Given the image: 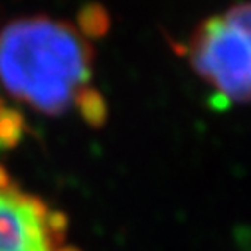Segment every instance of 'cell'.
I'll use <instances>...</instances> for the list:
<instances>
[{"label": "cell", "mask_w": 251, "mask_h": 251, "mask_svg": "<svg viewBox=\"0 0 251 251\" xmlns=\"http://www.w3.org/2000/svg\"><path fill=\"white\" fill-rule=\"evenodd\" d=\"M74 105L79 109L83 121L89 125V127L99 129V127H103V125H105L109 109H107L105 97H103L97 89H93V87L87 85L85 89H81V91L77 93Z\"/></svg>", "instance_id": "4"}, {"label": "cell", "mask_w": 251, "mask_h": 251, "mask_svg": "<svg viewBox=\"0 0 251 251\" xmlns=\"http://www.w3.org/2000/svg\"><path fill=\"white\" fill-rule=\"evenodd\" d=\"M93 48L72 24L20 18L0 30V83L44 115H59L87 87Z\"/></svg>", "instance_id": "1"}, {"label": "cell", "mask_w": 251, "mask_h": 251, "mask_svg": "<svg viewBox=\"0 0 251 251\" xmlns=\"http://www.w3.org/2000/svg\"><path fill=\"white\" fill-rule=\"evenodd\" d=\"M10 186H12V182H10V176H8L6 168H4V166H0V192H2V190H8Z\"/></svg>", "instance_id": "7"}, {"label": "cell", "mask_w": 251, "mask_h": 251, "mask_svg": "<svg viewBox=\"0 0 251 251\" xmlns=\"http://www.w3.org/2000/svg\"><path fill=\"white\" fill-rule=\"evenodd\" d=\"M77 26L83 38H101L109 32L111 16L101 4H85L77 14Z\"/></svg>", "instance_id": "6"}, {"label": "cell", "mask_w": 251, "mask_h": 251, "mask_svg": "<svg viewBox=\"0 0 251 251\" xmlns=\"http://www.w3.org/2000/svg\"><path fill=\"white\" fill-rule=\"evenodd\" d=\"M53 251H79L77 247H72V245H59L57 249H53Z\"/></svg>", "instance_id": "8"}, {"label": "cell", "mask_w": 251, "mask_h": 251, "mask_svg": "<svg viewBox=\"0 0 251 251\" xmlns=\"http://www.w3.org/2000/svg\"><path fill=\"white\" fill-rule=\"evenodd\" d=\"M188 55L196 74L226 105L251 101V36L224 16H214L194 30Z\"/></svg>", "instance_id": "2"}, {"label": "cell", "mask_w": 251, "mask_h": 251, "mask_svg": "<svg viewBox=\"0 0 251 251\" xmlns=\"http://www.w3.org/2000/svg\"><path fill=\"white\" fill-rule=\"evenodd\" d=\"M68 233V218L40 198L10 186L0 192V251H53Z\"/></svg>", "instance_id": "3"}, {"label": "cell", "mask_w": 251, "mask_h": 251, "mask_svg": "<svg viewBox=\"0 0 251 251\" xmlns=\"http://www.w3.org/2000/svg\"><path fill=\"white\" fill-rule=\"evenodd\" d=\"M24 129V117L16 109H10L0 101V151H8L20 145Z\"/></svg>", "instance_id": "5"}]
</instances>
